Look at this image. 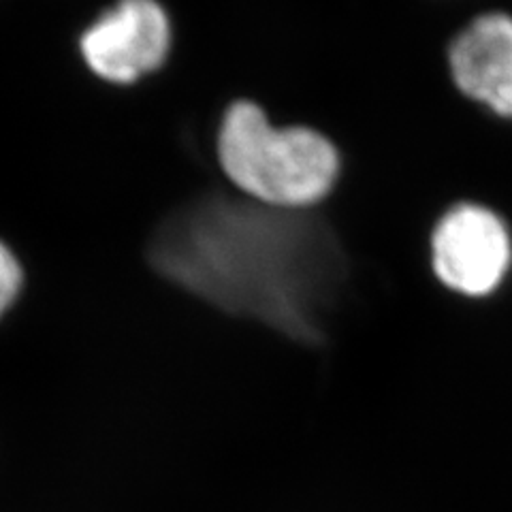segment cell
Returning <instances> with one entry per match:
<instances>
[{
	"label": "cell",
	"mask_w": 512,
	"mask_h": 512,
	"mask_svg": "<svg viewBox=\"0 0 512 512\" xmlns=\"http://www.w3.org/2000/svg\"><path fill=\"white\" fill-rule=\"evenodd\" d=\"M429 267L442 288L485 301L512 274V229L489 205L461 201L440 216L429 237Z\"/></svg>",
	"instance_id": "cell-3"
},
{
	"label": "cell",
	"mask_w": 512,
	"mask_h": 512,
	"mask_svg": "<svg viewBox=\"0 0 512 512\" xmlns=\"http://www.w3.org/2000/svg\"><path fill=\"white\" fill-rule=\"evenodd\" d=\"M171 24L156 0H120L82 37L88 67L107 82L131 84L165 62Z\"/></svg>",
	"instance_id": "cell-4"
},
{
	"label": "cell",
	"mask_w": 512,
	"mask_h": 512,
	"mask_svg": "<svg viewBox=\"0 0 512 512\" xmlns=\"http://www.w3.org/2000/svg\"><path fill=\"white\" fill-rule=\"evenodd\" d=\"M216 154L239 195L276 210H314L342 175V154L312 126L278 124L250 99H237L220 120Z\"/></svg>",
	"instance_id": "cell-2"
},
{
	"label": "cell",
	"mask_w": 512,
	"mask_h": 512,
	"mask_svg": "<svg viewBox=\"0 0 512 512\" xmlns=\"http://www.w3.org/2000/svg\"><path fill=\"white\" fill-rule=\"evenodd\" d=\"M158 271L235 318L308 350L329 344V318L350 274L348 254L320 207L276 210L212 195L158 231Z\"/></svg>",
	"instance_id": "cell-1"
},
{
	"label": "cell",
	"mask_w": 512,
	"mask_h": 512,
	"mask_svg": "<svg viewBox=\"0 0 512 512\" xmlns=\"http://www.w3.org/2000/svg\"><path fill=\"white\" fill-rule=\"evenodd\" d=\"M20 286H22L20 263L5 244H0V316H3L13 306V301L18 299Z\"/></svg>",
	"instance_id": "cell-6"
},
{
	"label": "cell",
	"mask_w": 512,
	"mask_h": 512,
	"mask_svg": "<svg viewBox=\"0 0 512 512\" xmlns=\"http://www.w3.org/2000/svg\"><path fill=\"white\" fill-rule=\"evenodd\" d=\"M455 90L489 116L512 122V15L485 11L463 26L446 52Z\"/></svg>",
	"instance_id": "cell-5"
}]
</instances>
